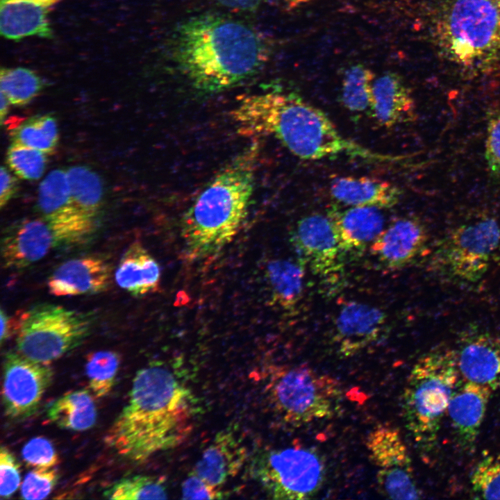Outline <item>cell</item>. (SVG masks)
I'll use <instances>...</instances> for the list:
<instances>
[{
    "instance_id": "obj_24",
    "label": "cell",
    "mask_w": 500,
    "mask_h": 500,
    "mask_svg": "<svg viewBox=\"0 0 500 500\" xmlns=\"http://www.w3.org/2000/svg\"><path fill=\"white\" fill-rule=\"evenodd\" d=\"M385 128H392L415 119V103L411 91L397 73L387 72L376 78L373 103L369 113Z\"/></svg>"
},
{
    "instance_id": "obj_42",
    "label": "cell",
    "mask_w": 500,
    "mask_h": 500,
    "mask_svg": "<svg viewBox=\"0 0 500 500\" xmlns=\"http://www.w3.org/2000/svg\"><path fill=\"white\" fill-rule=\"evenodd\" d=\"M0 206L3 208L12 198L17 190V181L3 166L1 167Z\"/></svg>"
},
{
    "instance_id": "obj_19",
    "label": "cell",
    "mask_w": 500,
    "mask_h": 500,
    "mask_svg": "<svg viewBox=\"0 0 500 500\" xmlns=\"http://www.w3.org/2000/svg\"><path fill=\"white\" fill-rule=\"evenodd\" d=\"M111 267L99 256L73 258L60 265L48 280L49 292L57 297L95 294L108 288Z\"/></svg>"
},
{
    "instance_id": "obj_29",
    "label": "cell",
    "mask_w": 500,
    "mask_h": 500,
    "mask_svg": "<svg viewBox=\"0 0 500 500\" xmlns=\"http://www.w3.org/2000/svg\"><path fill=\"white\" fill-rule=\"evenodd\" d=\"M375 79V74L362 63L348 67L343 74L340 92L344 108L353 113H370Z\"/></svg>"
},
{
    "instance_id": "obj_7",
    "label": "cell",
    "mask_w": 500,
    "mask_h": 500,
    "mask_svg": "<svg viewBox=\"0 0 500 500\" xmlns=\"http://www.w3.org/2000/svg\"><path fill=\"white\" fill-rule=\"evenodd\" d=\"M88 315L51 303H40L25 311L17 325L19 353L42 362L60 358L89 335Z\"/></svg>"
},
{
    "instance_id": "obj_27",
    "label": "cell",
    "mask_w": 500,
    "mask_h": 500,
    "mask_svg": "<svg viewBox=\"0 0 500 500\" xmlns=\"http://www.w3.org/2000/svg\"><path fill=\"white\" fill-rule=\"evenodd\" d=\"M304 275V265L299 260H270L265 276L274 303L285 310L294 309L303 296Z\"/></svg>"
},
{
    "instance_id": "obj_25",
    "label": "cell",
    "mask_w": 500,
    "mask_h": 500,
    "mask_svg": "<svg viewBox=\"0 0 500 500\" xmlns=\"http://www.w3.org/2000/svg\"><path fill=\"white\" fill-rule=\"evenodd\" d=\"M333 199L346 206L391 208L400 200L401 190L385 180L367 176H339L330 183Z\"/></svg>"
},
{
    "instance_id": "obj_40",
    "label": "cell",
    "mask_w": 500,
    "mask_h": 500,
    "mask_svg": "<svg viewBox=\"0 0 500 500\" xmlns=\"http://www.w3.org/2000/svg\"><path fill=\"white\" fill-rule=\"evenodd\" d=\"M0 495L1 499H8L19 488L21 476L18 462L4 447L0 451Z\"/></svg>"
},
{
    "instance_id": "obj_32",
    "label": "cell",
    "mask_w": 500,
    "mask_h": 500,
    "mask_svg": "<svg viewBox=\"0 0 500 500\" xmlns=\"http://www.w3.org/2000/svg\"><path fill=\"white\" fill-rule=\"evenodd\" d=\"M43 82L33 70L25 67H2L0 72L1 93L10 104L24 106L35 98Z\"/></svg>"
},
{
    "instance_id": "obj_39",
    "label": "cell",
    "mask_w": 500,
    "mask_h": 500,
    "mask_svg": "<svg viewBox=\"0 0 500 500\" xmlns=\"http://www.w3.org/2000/svg\"><path fill=\"white\" fill-rule=\"evenodd\" d=\"M22 455L28 467H53L58 463V456L52 443L44 437L30 440L22 448Z\"/></svg>"
},
{
    "instance_id": "obj_9",
    "label": "cell",
    "mask_w": 500,
    "mask_h": 500,
    "mask_svg": "<svg viewBox=\"0 0 500 500\" xmlns=\"http://www.w3.org/2000/svg\"><path fill=\"white\" fill-rule=\"evenodd\" d=\"M256 478L274 499H307L326 478L322 456L310 448L290 447L265 451L253 462Z\"/></svg>"
},
{
    "instance_id": "obj_35",
    "label": "cell",
    "mask_w": 500,
    "mask_h": 500,
    "mask_svg": "<svg viewBox=\"0 0 500 500\" xmlns=\"http://www.w3.org/2000/svg\"><path fill=\"white\" fill-rule=\"evenodd\" d=\"M46 153L22 144L12 143L6 153V162L18 177L35 181L42 176L46 168Z\"/></svg>"
},
{
    "instance_id": "obj_31",
    "label": "cell",
    "mask_w": 500,
    "mask_h": 500,
    "mask_svg": "<svg viewBox=\"0 0 500 500\" xmlns=\"http://www.w3.org/2000/svg\"><path fill=\"white\" fill-rule=\"evenodd\" d=\"M58 138L56 121L49 115L31 118L11 132L12 143L31 147L46 154L54 151Z\"/></svg>"
},
{
    "instance_id": "obj_5",
    "label": "cell",
    "mask_w": 500,
    "mask_h": 500,
    "mask_svg": "<svg viewBox=\"0 0 500 500\" xmlns=\"http://www.w3.org/2000/svg\"><path fill=\"white\" fill-rule=\"evenodd\" d=\"M429 31L439 54L463 69L485 72L500 64V0H442Z\"/></svg>"
},
{
    "instance_id": "obj_23",
    "label": "cell",
    "mask_w": 500,
    "mask_h": 500,
    "mask_svg": "<svg viewBox=\"0 0 500 500\" xmlns=\"http://www.w3.org/2000/svg\"><path fill=\"white\" fill-rule=\"evenodd\" d=\"M247 457V451L239 438L233 431L224 430L204 449L192 472L221 488L239 473Z\"/></svg>"
},
{
    "instance_id": "obj_36",
    "label": "cell",
    "mask_w": 500,
    "mask_h": 500,
    "mask_svg": "<svg viewBox=\"0 0 500 500\" xmlns=\"http://www.w3.org/2000/svg\"><path fill=\"white\" fill-rule=\"evenodd\" d=\"M473 493L479 498L500 499V453L482 458L470 477Z\"/></svg>"
},
{
    "instance_id": "obj_26",
    "label": "cell",
    "mask_w": 500,
    "mask_h": 500,
    "mask_svg": "<svg viewBox=\"0 0 500 500\" xmlns=\"http://www.w3.org/2000/svg\"><path fill=\"white\" fill-rule=\"evenodd\" d=\"M160 274L156 260L140 242H135L123 254L115 278L121 288L139 297L158 290Z\"/></svg>"
},
{
    "instance_id": "obj_2",
    "label": "cell",
    "mask_w": 500,
    "mask_h": 500,
    "mask_svg": "<svg viewBox=\"0 0 500 500\" xmlns=\"http://www.w3.org/2000/svg\"><path fill=\"white\" fill-rule=\"evenodd\" d=\"M190 390L168 368L151 365L135 374L128 401L105 441L122 457L142 462L180 444L192 428Z\"/></svg>"
},
{
    "instance_id": "obj_34",
    "label": "cell",
    "mask_w": 500,
    "mask_h": 500,
    "mask_svg": "<svg viewBox=\"0 0 500 500\" xmlns=\"http://www.w3.org/2000/svg\"><path fill=\"white\" fill-rule=\"evenodd\" d=\"M110 499H165V487L160 478L136 475L122 478L103 493Z\"/></svg>"
},
{
    "instance_id": "obj_44",
    "label": "cell",
    "mask_w": 500,
    "mask_h": 500,
    "mask_svg": "<svg viewBox=\"0 0 500 500\" xmlns=\"http://www.w3.org/2000/svg\"><path fill=\"white\" fill-rule=\"evenodd\" d=\"M11 320L3 310H1V342L6 340L10 333Z\"/></svg>"
},
{
    "instance_id": "obj_4",
    "label": "cell",
    "mask_w": 500,
    "mask_h": 500,
    "mask_svg": "<svg viewBox=\"0 0 500 500\" xmlns=\"http://www.w3.org/2000/svg\"><path fill=\"white\" fill-rule=\"evenodd\" d=\"M258 155L255 141L215 174L184 212L181 235L190 258L216 256L238 233L253 196Z\"/></svg>"
},
{
    "instance_id": "obj_33",
    "label": "cell",
    "mask_w": 500,
    "mask_h": 500,
    "mask_svg": "<svg viewBox=\"0 0 500 500\" xmlns=\"http://www.w3.org/2000/svg\"><path fill=\"white\" fill-rule=\"evenodd\" d=\"M119 365V356L112 351H99L90 354L86 362L89 386L97 398L111 391Z\"/></svg>"
},
{
    "instance_id": "obj_37",
    "label": "cell",
    "mask_w": 500,
    "mask_h": 500,
    "mask_svg": "<svg viewBox=\"0 0 500 500\" xmlns=\"http://www.w3.org/2000/svg\"><path fill=\"white\" fill-rule=\"evenodd\" d=\"M59 475L53 467H37L28 473L21 486V497L24 499H43L53 490Z\"/></svg>"
},
{
    "instance_id": "obj_10",
    "label": "cell",
    "mask_w": 500,
    "mask_h": 500,
    "mask_svg": "<svg viewBox=\"0 0 500 500\" xmlns=\"http://www.w3.org/2000/svg\"><path fill=\"white\" fill-rule=\"evenodd\" d=\"M500 247V226L492 217L465 224L439 244L433 261L437 269L457 281L476 283L488 272Z\"/></svg>"
},
{
    "instance_id": "obj_41",
    "label": "cell",
    "mask_w": 500,
    "mask_h": 500,
    "mask_svg": "<svg viewBox=\"0 0 500 500\" xmlns=\"http://www.w3.org/2000/svg\"><path fill=\"white\" fill-rule=\"evenodd\" d=\"M220 489L191 472L182 484L181 494L184 499H217L223 497Z\"/></svg>"
},
{
    "instance_id": "obj_17",
    "label": "cell",
    "mask_w": 500,
    "mask_h": 500,
    "mask_svg": "<svg viewBox=\"0 0 500 500\" xmlns=\"http://www.w3.org/2000/svg\"><path fill=\"white\" fill-rule=\"evenodd\" d=\"M427 239L426 228L419 219L403 217L384 228L369 247L382 265L396 270L405 267L417 258Z\"/></svg>"
},
{
    "instance_id": "obj_6",
    "label": "cell",
    "mask_w": 500,
    "mask_h": 500,
    "mask_svg": "<svg viewBox=\"0 0 500 500\" xmlns=\"http://www.w3.org/2000/svg\"><path fill=\"white\" fill-rule=\"evenodd\" d=\"M455 349L438 348L420 357L401 397L405 426L422 451L434 448L444 416L459 383Z\"/></svg>"
},
{
    "instance_id": "obj_14",
    "label": "cell",
    "mask_w": 500,
    "mask_h": 500,
    "mask_svg": "<svg viewBox=\"0 0 500 500\" xmlns=\"http://www.w3.org/2000/svg\"><path fill=\"white\" fill-rule=\"evenodd\" d=\"M291 242L298 260L314 274L326 275L338 269L342 253L328 215L314 213L301 218L292 233Z\"/></svg>"
},
{
    "instance_id": "obj_12",
    "label": "cell",
    "mask_w": 500,
    "mask_h": 500,
    "mask_svg": "<svg viewBox=\"0 0 500 500\" xmlns=\"http://www.w3.org/2000/svg\"><path fill=\"white\" fill-rule=\"evenodd\" d=\"M53 376L52 369L21 353L9 352L3 362L2 402L5 415L24 420L38 410Z\"/></svg>"
},
{
    "instance_id": "obj_22",
    "label": "cell",
    "mask_w": 500,
    "mask_h": 500,
    "mask_svg": "<svg viewBox=\"0 0 500 500\" xmlns=\"http://www.w3.org/2000/svg\"><path fill=\"white\" fill-rule=\"evenodd\" d=\"M61 1L0 0L1 35L15 41L31 36L51 38L49 14Z\"/></svg>"
},
{
    "instance_id": "obj_8",
    "label": "cell",
    "mask_w": 500,
    "mask_h": 500,
    "mask_svg": "<svg viewBox=\"0 0 500 500\" xmlns=\"http://www.w3.org/2000/svg\"><path fill=\"white\" fill-rule=\"evenodd\" d=\"M269 390L278 413L294 426L333 417L340 396L335 379L306 365L276 371Z\"/></svg>"
},
{
    "instance_id": "obj_11",
    "label": "cell",
    "mask_w": 500,
    "mask_h": 500,
    "mask_svg": "<svg viewBox=\"0 0 500 500\" xmlns=\"http://www.w3.org/2000/svg\"><path fill=\"white\" fill-rule=\"evenodd\" d=\"M366 444L382 494L392 499H420L412 460L399 431L378 427L369 434Z\"/></svg>"
},
{
    "instance_id": "obj_1",
    "label": "cell",
    "mask_w": 500,
    "mask_h": 500,
    "mask_svg": "<svg viewBox=\"0 0 500 500\" xmlns=\"http://www.w3.org/2000/svg\"><path fill=\"white\" fill-rule=\"evenodd\" d=\"M269 49L249 25L216 15H200L180 23L173 35L172 58L197 91L215 94L256 75Z\"/></svg>"
},
{
    "instance_id": "obj_3",
    "label": "cell",
    "mask_w": 500,
    "mask_h": 500,
    "mask_svg": "<svg viewBox=\"0 0 500 500\" xmlns=\"http://www.w3.org/2000/svg\"><path fill=\"white\" fill-rule=\"evenodd\" d=\"M230 116L240 134L272 137L300 159L315 160L340 154L381 162L399 159L345 138L322 110L294 92L273 90L244 96Z\"/></svg>"
},
{
    "instance_id": "obj_45",
    "label": "cell",
    "mask_w": 500,
    "mask_h": 500,
    "mask_svg": "<svg viewBox=\"0 0 500 500\" xmlns=\"http://www.w3.org/2000/svg\"><path fill=\"white\" fill-rule=\"evenodd\" d=\"M284 8L292 10L310 3L312 0H277Z\"/></svg>"
},
{
    "instance_id": "obj_21",
    "label": "cell",
    "mask_w": 500,
    "mask_h": 500,
    "mask_svg": "<svg viewBox=\"0 0 500 500\" xmlns=\"http://www.w3.org/2000/svg\"><path fill=\"white\" fill-rule=\"evenodd\" d=\"M333 207L327 215L336 233L342 253H360L371 246L384 229L381 208L373 206Z\"/></svg>"
},
{
    "instance_id": "obj_30",
    "label": "cell",
    "mask_w": 500,
    "mask_h": 500,
    "mask_svg": "<svg viewBox=\"0 0 500 500\" xmlns=\"http://www.w3.org/2000/svg\"><path fill=\"white\" fill-rule=\"evenodd\" d=\"M66 173L74 204L84 215L94 220L103 199L100 177L85 166L72 167Z\"/></svg>"
},
{
    "instance_id": "obj_38",
    "label": "cell",
    "mask_w": 500,
    "mask_h": 500,
    "mask_svg": "<svg viewBox=\"0 0 500 500\" xmlns=\"http://www.w3.org/2000/svg\"><path fill=\"white\" fill-rule=\"evenodd\" d=\"M485 159L490 178H500V109L491 108L487 113V137Z\"/></svg>"
},
{
    "instance_id": "obj_46",
    "label": "cell",
    "mask_w": 500,
    "mask_h": 500,
    "mask_svg": "<svg viewBox=\"0 0 500 500\" xmlns=\"http://www.w3.org/2000/svg\"><path fill=\"white\" fill-rule=\"evenodd\" d=\"M0 118H1V124L3 122V119L6 117V115L8 113V106L10 104L8 99L5 97L3 94L1 93V98H0Z\"/></svg>"
},
{
    "instance_id": "obj_20",
    "label": "cell",
    "mask_w": 500,
    "mask_h": 500,
    "mask_svg": "<svg viewBox=\"0 0 500 500\" xmlns=\"http://www.w3.org/2000/svg\"><path fill=\"white\" fill-rule=\"evenodd\" d=\"M460 376L500 390V339L489 333H474L463 338L455 349Z\"/></svg>"
},
{
    "instance_id": "obj_16",
    "label": "cell",
    "mask_w": 500,
    "mask_h": 500,
    "mask_svg": "<svg viewBox=\"0 0 500 500\" xmlns=\"http://www.w3.org/2000/svg\"><path fill=\"white\" fill-rule=\"evenodd\" d=\"M58 244L61 242L58 236L42 217L23 221L3 233L1 245L3 265L10 269L26 267Z\"/></svg>"
},
{
    "instance_id": "obj_15",
    "label": "cell",
    "mask_w": 500,
    "mask_h": 500,
    "mask_svg": "<svg viewBox=\"0 0 500 500\" xmlns=\"http://www.w3.org/2000/svg\"><path fill=\"white\" fill-rule=\"evenodd\" d=\"M387 322L385 312L376 306L348 301L334 322L333 340L340 356L349 357L378 340Z\"/></svg>"
},
{
    "instance_id": "obj_28",
    "label": "cell",
    "mask_w": 500,
    "mask_h": 500,
    "mask_svg": "<svg viewBox=\"0 0 500 500\" xmlns=\"http://www.w3.org/2000/svg\"><path fill=\"white\" fill-rule=\"evenodd\" d=\"M47 415L50 422L61 428L84 431L94 426L97 412L90 392L78 390L56 400L48 408Z\"/></svg>"
},
{
    "instance_id": "obj_18",
    "label": "cell",
    "mask_w": 500,
    "mask_h": 500,
    "mask_svg": "<svg viewBox=\"0 0 500 500\" xmlns=\"http://www.w3.org/2000/svg\"><path fill=\"white\" fill-rule=\"evenodd\" d=\"M492 390L464 379L456 388L447 409L458 447L467 451L475 445Z\"/></svg>"
},
{
    "instance_id": "obj_43",
    "label": "cell",
    "mask_w": 500,
    "mask_h": 500,
    "mask_svg": "<svg viewBox=\"0 0 500 500\" xmlns=\"http://www.w3.org/2000/svg\"><path fill=\"white\" fill-rule=\"evenodd\" d=\"M220 5L238 10H251L258 8L262 0H215Z\"/></svg>"
},
{
    "instance_id": "obj_13",
    "label": "cell",
    "mask_w": 500,
    "mask_h": 500,
    "mask_svg": "<svg viewBox=\"0 0 500 500\" xmlns=\"http://www.w3.org/2000/svg\"><path fill=\"white\" fill-rule=\"evenodd\" d=\"M38 207L61 244L78 242L94 231V220L74 204L67 173L62 169L52 170L40 183Z\"/></svg>"
}]
</instances>
